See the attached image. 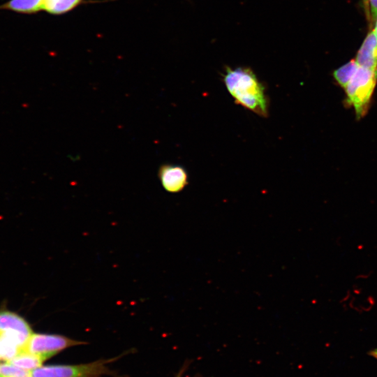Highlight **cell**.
Segmentation results:
<instances>
[{"label":"cell","instance_id":"12","mask_svg":"<svg viewBox=\"0 0 377 377\" xmlns=\"http://www.w3.org/2000/svg\"><path fill=\"white\" fill-rule=\"evenodd\" d=\"M359 67L355 59L350 60L333 72V77L343 89L346 87Z\"/></svg>","mask_w":377,"mask_h":377},{"label":"cell","instance_id":"13","mask_svg":"<svg viewBox=\"0 0 377 377\" xmlns=\"http://www.w3.org/2000/svg\"><path fill=\"white\" fill-rule=\"evenodd\" d=\"M0 377H31V371L9 362L0 363Z\"/></svg>","mask_w":377,"mask_h":377},{"label":"cell","instance_id":"15","mask_svg":"<svg viewBox=\"0 0 377 377\" xmlns=\"http://www.w3.org/2000/svg\"><path fill=\"white\" fill-rule=\"evenodd\" d=\"M362 1L364 5V8L366 10L367 19L369 20L371 17V14H370V10H369V0H362Z\"/></svg>","mask_w":377,"mask_h":377},{"label":"cell","instance_id":"9","mask_svg":"<svg viewBox=\"0 0 377 377\" xmlns=\"http://www.w3.org/2000/svg\"><path fill=\"white\" fill-rule=\"evenodd\" d=\"M84 0H43V10L59 15L67 13L80 6Z\"/></svg>","mask_w":377,"mask_h":377},{"label":"cell","instance_id":"5","mask_svg":"<svg viewBox=\"0 0 377 377\" xmlns=\"http://www.w3.org/2000/svg\"><path fill=\"white\" fill-rule=\"evenodd\" d=\"M0 332L13 339L22 350L33 334L28 322L17 313L10 311H0Z\"/></svg>","mask_w":377,"mask_h":377},{"label":"cell","instance_id":"3","mask_svg":"<svg viewBox=\"0 0 377 377\" xmlns=\"http://www.w3.org/2000/svg\"><path fill=\"white\" fill-rule=\"evenodd\" d=\"M113 360L101 359L79 364L41 366L31 371V377H103L110 374L108 364Z\"/></svg>","mask_w":377,"mask_h":377},{"label":"cell","instance_id":"7","mask_svg":"<svg viewBox=\"0 0 377 377\" xmlns=\"http://www.w3.org/2000/svg\"><path fill=\"white\" fill-rule=\"evenodd\" d=\"M355 59L360 66L377 69V39L374 29L367 35Z\"/></svg>","mask_w":377,"mask_h":377},{"label":"cell","instance_id":"18","mask_svg":"<svg viewBox=\"0 0 377 377\" xmlns=\"http://www.w3.org/2000/svg\"><path fill=\"white\" fill-rule=\"evenodd\" d=\"M376 22H375V27H374V31H375V34H376V39H377V17L376 18Z\"/></svg>","mask_w":377,"mask_h":377},{"label":"cell","instance_id":"8","mask_svg":"<svg viewBox=\"0 0 377 377\" xmlns=\"http://www.w3.org/2000/svg\"><path fill=\"white\" fill-rule=\"evenodd\" d=\"M43 0H10L0 6V9H7L20 13L31 14L43 10Z\"/></svg>","mask_w":377,"mask_h":377},{"label":"cell","instance_id":"6","mask_svg":"<svg viewBox=\"0 0 377 377\" xmlns=\"http://www.w3.org/2000/svg\"><path fill=\"white\" fill-rule=\"evenodd\" d=\"M158 177L163 187L170 193L181 191L188 184L186 171L177 165L166 164L161 166Z\"/></svg>","mask_w":377,"mask_h":377},{"label":"cell","instance_id":"1","mask_svg":"<svg viewBox=\"0 0 377 377\" xmlns=\"http://www.w3.org/2000/svg\"><path fill=\"white\" fill-rule=\"evenodd\" d=\"M223 82L235 102L262 117L269 114V101L265 85L248 67H227Z\"/></svg>","mask_w":377,"mask_h":377},{"label":"cell","instance_id":"2","mask_svg":"<svg viewBox=\"0 0 377 377\" xmlns=\"http://www.w3.org/2000/svg\"><path fill=\"white\" fill-rule=\"evenodd\" d=\"M377 84V69L359 66L355 73L343 89L346 102L353 108L356 117H363L369 107Z\"/></svg>","mask_w":377,"mask_h":377},{"label":"cell","instance_id":"4","mask_svg":"<svg viewBox=\"0 0 377 377\" xmlns=\"http://www.w3.org/2000/svg\"><path fill=\"white\" fill-rule=\"evenodd\" d=\"M86 343L60 334L33 333L23 350L38 355L45 361L63 350Z\"/></svg>","mask_w":377,"mask_h":377},{"label":"cell","instance_id":"17","mask_svg":"<svg viewBox=\"0 0 377 377\" xmlns=\"http://www.w3.org/2000/svg\"><path fill=\"white\" fill-rule=\"evenodd\" d=\"M183 372H184V368L180 370V371L177 374L176 377H183ZM195 377H200V376H195Z\"/></svg>","mask_w":377,"mask_h":377},{"label":"cell","instance_id":"16","mask_svg":"<svg viewBox=\"0 0 377 377\" xmlns=\"http://www.w3.org/2000/svg\"><path fill=\"white\" fill-rule=\"evenodd\" d=\"M369 355L370 356L373 357L374 358H375V359L377 360V348L371 350V351L369 353Z\"/></svg>","mask_w":377,"mask_h":377},{"label":"cell","instance_id":"10","mask_svg":"<svg viewBox=\"0 0 377 377\" xmlns=\"http://www.w3.org/2000/svg\"><path fill=\"white\" fill-rule=\"evenodd\" d=\"M44 361L38 355L22 350L8 362L24 369L34 370L41 367Z\"/></svg>","mask_w":377,"mask_h":377},{"label":"cell","instance_id":"11","mask_svg":"<svg viewBox=\"0 0 377 377\" xmlns=\"http://www.w3.org/2000/svg\"><path fill=\"white\" fill-rule=\"evenodd\" d=\"M22 350L15 340L6 334L0 332V360L8 362Z\"/></svg>","mask_w":377,"mask_h":377},{"label":"cell","instance_id":"14","mask_svg":"<svg viewBox=\"0 0 377 377\" xmlns=\"http://www.w3.org/2000/svg\"><path fill=\"white\" fill-rule=\"evenodd\" d=\"M371 17L376 20L377 17V0H369Z\"/></svg>","mask_w":377,"mask_h":377}]
</instances>
